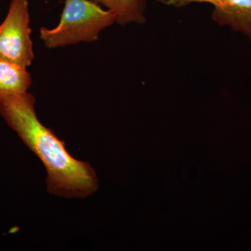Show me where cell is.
Here are the masks:
<instances>
[{
	"instance_id": "cell-1",
	"label": "cell",
	"mask_w": 251,
	"mask_h": 251,
	"mask_svg": "<svg viewBox=\"0 0 251 251\" xmlns=\"http://www.w3.org/2000/svg\"><path fill=\"white\" fill-rule=\"evenodd\" d=\"M36 100L29 92L0 97V114L25 145L42 161L47 171L48 191L65 198H85L99 188L90 163L75 159L65 143L38 119Z\"/></svg>"
},
{
	"instance_id": "cell-2",
	"label": "cell",
	"mask_w": 251,
	"mask_h": 251,
	"mask_svg": "<svg viewBox=\"0 0 251 251\" xmlns=\"http://www.w3.org/2000/svg\"><path fill=\"white\" fill-rule=\"evenodd\" d=\"M115 15L92 0H65L60 21L55 27L40 29V39L49 49L92 43L115 22Z\"/></svg>"
},
{
	"instance_id": "cell-3",
	"label": "cell",
	"mask_w": 251,
	"mask_h": 251,
	"mask_svg": "<svg viewBox=\"0 0 251 251\" xmlns=\"http://www.w3.org/2000/svg\"><path fill=\"white\" fill-rule=\"evenodd\" d=\"M28 0H11L0 25V58L25 69L34 59Z\"/></svg>"
},
{
	"instance_id": "cell-4",
	"label": "cell",
	"mask_w": 251,
	"mask_h": 251,
	"mask_svg": "<svg viewBox=\"0 0 251 251\" xmlns=\"http://www.w3.org/2000/svg\"><path fill=\"white\" fill-rule=\"evenodd\" d=\"M168 5L184 6L192 2L214 6L211 18L220 25L242 32L251 41V0H156Z\"/></svg>"
},
{
	"instance_id": "cell-5",
	"label": "cell",
	"mask_w": 251,
	"mask_h": 251,
	"mask_svg": "<svg viewBox=\"0 0 251 251\" xmlns=\"http://www.w3.org/2000/svg\"><path fill=\"white\" fill-rule=\"evenodd\" d=\"M31 85V75L27 69L0 58V97L25 93Z\"/></svg>"
},
{
	"instance_id": "cell-6",
	"label": "cell",
	"mask_w": 251,
	"mask_h": 251,
	"mask_svg": "<svg viewBox=\"0 0 251 251\" xmlns=\"http://www.w3.org/2000/svg\"><path fill=\"white\" fill-rule=\"evenodd\" d=\"M101 4L115 15V22L125 25L128 23L143 24L146 21V0H92Z\"/></svg>"
}]
</instances>
